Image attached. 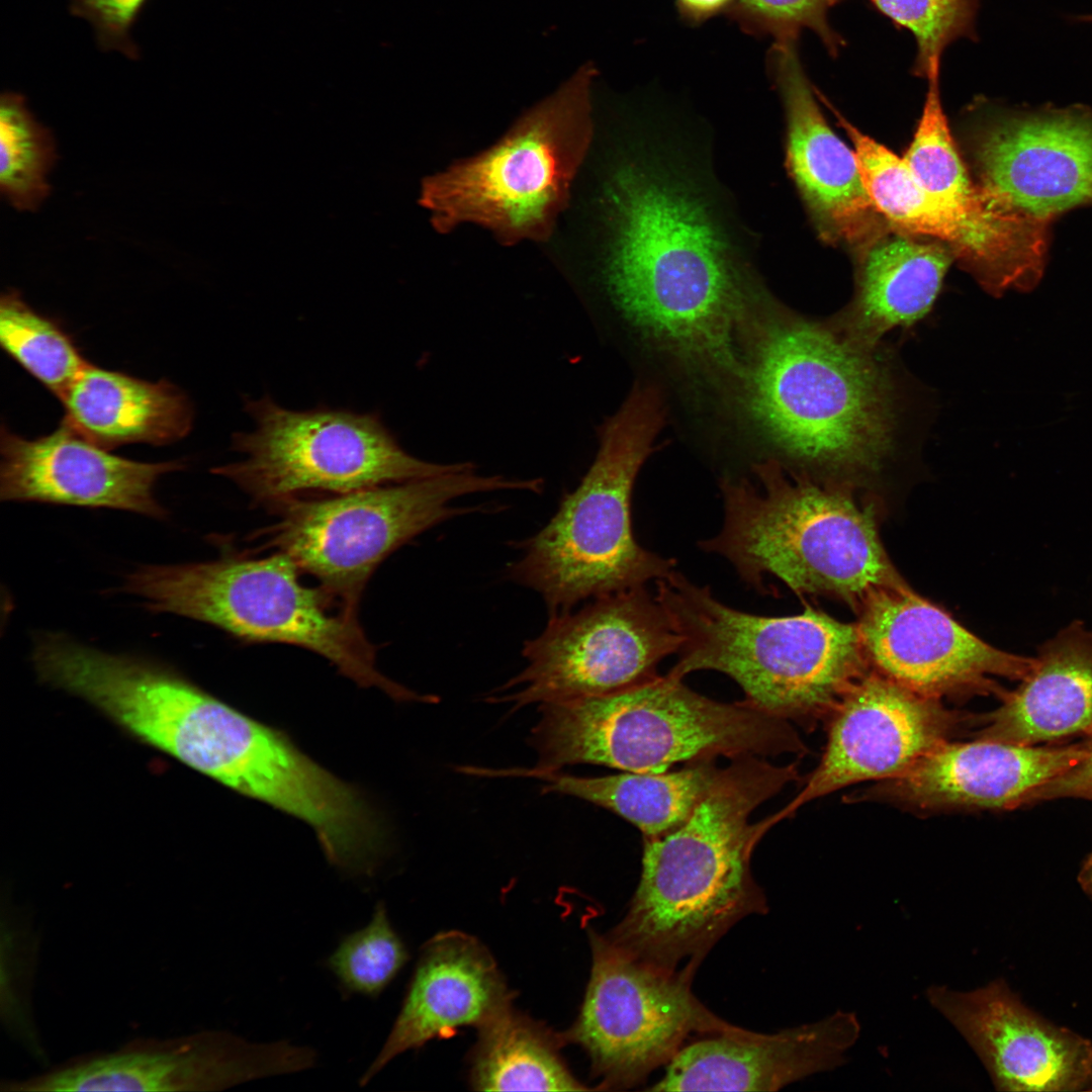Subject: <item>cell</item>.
I'll list each match as a JSON object with an SVG mask.
<instances>
[{
	"mask_svg": "<svg viewBox=\"0 0 1092 1092\" xmlns=\"http://www.w3.org/2000/svg\"><path fill=\"white\" fill-rule=\"evenodd\" d=\"M665 129H632L600 191L598 279L633 328L689 364L742 369V324L766 302L705 159Z\"/></svg>",
	"mask_w": 1092,
	"mask_h": 1092,
	"instance_id": "6da1fadb",
	"label": "cell"
},
{
	"mask_svg": "<svg viewBox=\"0 0 1092 1092\" xmlns=\"http://www.w3.org/2000/svg\"><path fill=\"white\" fill-rule=\"evenodd\" d=\"M800 779L796 763L761 756L731 760L688 820L643 838L638 887L623 919L605 936L655 968L697 971L739 920L767 912L750 860L764 831L752 812Z\"/></svg>",
	"mask_w": 1092,
	"mask_h": 1092,
	"instance_id": "7a4b0ae2",
	"label": "cell"
},
{
	"mask_svg": "<svg viewBox=\"0 0 1092 1092\" xmlns=\"http://www.w3.org/2000/svg\"><path fill=\"white\" fill-rule=\"evenodd\" d=\"M764 322L745 378L760 429L792 460L843 482L878 472L896 425L895 385L878 349L783 310Z\"/></svg>",
	"mask_w": 1092,
	"mask_h": 1092,
	"instance_id": "3957f363",
	"label": "cell"
},
{
	"mask_svg": "<svg viewBox=\"0 0 1092 1092\" xmlns=\"http://www.w3.org/2000/svg\"><path fill=\"white\" fill-rule=\"evenodd\" d=\"M529 744L531 777L589 763L633 772H663L679 762L743 756L802 755L807 748L788 721L744 701L707 698L670 673L615 692L539 705Z\"/></svg>",
	"mask_w": 1092,
	"mask_h": 1092,
	"instance_id": "277c9868",
	"label": "cell"
},
{
	"mask_svg": "<svg viewBox=\"0 0 1092 1092\" xmlns=\"http://www.w3.org/2000/svg\"><path fill=\"white\" fill-rule=\"evenodd\" d=\"M755 482L723 481L719 534L700 543L726 558L745 582L765 590L775 577L798 594L860 604L903 583L878 535L875 511L846 482H817L777 461L754 467Z\"/></svg>",
	"mask_w": 1092,
	"mask_h": 1092,
	"instance_id": "5b68a950",
	"label": "cell"
},
{
	"mask_svg": "<svg viewBox=\"0 0 1092 1092\" xmlns=\"http://www.w3.org/2000/svg\"><path fill=\"white\" fill-rule=\"evenodd\" d=\"M656 597L684 637L668 673L715 670L742 689L744 702L809 726L829 716L869 665L856 625L807 608L767 617L735 610L672 570Z\"/></svg>",
	"mask_w": 1092,
	"mask_h": 1092,
	"instance_id": "8992f818",
	"label": "cell"
},
{
	"mask_svg": "<svg viewBox=\"0 0 1092 1092\" xmlns=\"http://www.w3.org/2000/svg\"><path fill=\"white\" fill-rule=\"evenodd\" d=\"M662 422L655 389L637 384L600 428L596 457L579 484L539 532L518 544L520 558L507 574L537 592L549 616L673 570V559L638 544L631 522L634 481Z\"/></svg>",
	"mask_w": 1092,
	"mask_h": 1092,
	"instance_id": "52a82bcc",
	"label": "cell"
},
{
	"mask_svg": "<svg viewBox=\"0 0 1092 1092\" xmlns=\"http://www.w3.org/2000/svg\"><path fill=\"white\" fill-rule=\"evenodd\" d=\"M594 75L580 68L493 145L426 178L420 202L434 229L476 225L508 247L547 242L590 152Z\"/></svg>",
	"mask_w": 1092,
	"mask_h": 1092,
	"instance_id": "ba28073f",
	"label": "cell"
},
{
	"mask_svg": "<svg viewBox=\"0 0 1092 1092\" xmlns=\"http://www.w3.org/2000/svg\"><path fill=\"white\" fill-rule=\"evenodd\" d=\"M300 569L285 554L262 558L225 555L177 565H148L131 572L124 590L147 607L215 626L257 643H284L310 650L363 688L375 687L397 701L419 695L384 676L376 648L357 612L320 587L304 585Z\"/></svg>",
	"mask_w": 1092,
	"mask_h": 1092,
	"instance_id": "9c48e42d",
	"label": "cell"
},
{
	"mask_svg": "<svg viewBox=\"0 0 1092 1092\" xmlns=\"http://www.w3.org/2000/svg\"><path fill=\"white\" fill-rule=\"evenodd\" d=\"M500 490L538 493L541 480L484 475L473 463L465 462L431 477L328 498L284 499L271 507L277 521L254 537L263 548L288 556L337 603L357 612L368 579L390 553L447 520L488 510L486 505L453 506V500Z\"/></svg>",
	"mask_w": 1092,
	"mask_h": 1092,
	"instance_id": "30bf717a",
	"label": "cell"
},
{
	"mask_svg": "<svg viewBox=\"0 0 1092 1092\" xmlns=\"http://www.w3.org/2000/svg\"><path fill=\"white\" fill-rule=\"evenodd\" d=\"M245 411L256 427L236 433L232 443L244 459L211 471L270 508L306 490L346 493L443 474L465 463L413 456L377 414L292 411L270 396L247 399Z\"/></svg>",
	"mask_w": 1092,
	"mask_h": 1092,
	"instance_id": "8fae6325",
	"label": "cell"
},
{
	"mask_svg": "<svg viewBox=\"0 0 1092 1092\" xmlns=\"http://www.w3.org/2000/svg\"><path fill=\"white\" fill-rule=\"evenodd\" d=\"M684 637L645 586L594 599L577 612L549 616L540 635L524 642L525 667L487 695L512 711L622 690L656 675Z\"/></svg>",
	"mask_w": 1092,
	"mask_h": 1092,
	"instance_id": "7c38bea8",
	"label": "cell"
},
{
	"mask_svg": "<svg viewBox=\"0 0 1092 1092\" xmlns=\"http://www.w3.org/2000/svg\"><path fill=\"white\" fill-rule=\"evenodd\" d=\"M593 964L574 1024L560 1035L590 1059L601 1090L641 1084L666 1066L691 1034H711L732 1024L692 992L695 971L668 972L640 962L590 931Z\"/></svg>",
	"mask_w": 1092,
	"mask_h": 1092,
	"instance_id": "4fadbf2b",
	"label": "cell"
},
{
	"mask_svg": "<svg viewBox=\"0 0 1092 1092\" xmlns=\"http://www.w3.org/2000/svg\"><path fill=\"white\" fill-rule=\"evenodd\" d=\"M864 187L878 212L907 234L945 243L989 293L1027 292L1040 281L1048 225L998 200L968 209L922 188L903 158L859 131L841 115Z\"/></svg>",
	"mask_w": 1092,
	"mask_h": 1092,
	"instance_id": "5bb4252c",
	"label": "cell"
},
{
	"mask_svg": "<svg viewBox=\"0 0 1092 1092\" xmlns=\"http://www.w3.org/2000/svg\"><path fill=\"white\" fill-rule=\"evenodd\" d=\"M314 1053L287 1042L251 1044L220 1030L136 1037L84 1054L25 1078L1 1081L2 1092H209L313 1065Z\"/></svg>",
	"mask_w": 1092,
	"mask_h": 1092,
	"instance_id": "9a60e30c",
	"label": "cell"
},
{
	"mask_svg": "<svg viewBox=\"0 0 1092 1092\" xmlns=\"http://www.w3.org/2000/svg\"><path fill=\"white\" fill-rule=\"evenodd\" d=\"M826 745L805 786L762 820L766 830L815 799L848 786L886 781L911 768L966 728L976 715L945 707L874 672L856 680L831 714Z\"/></svg>",
	"mask_w": 1092,
	"mask_h": 1092,
	"instance_id": "2e32d148",
	"label": "cell"
},
{
	"mask_svg": "<svg viewBox=\"0 0 1092 1092\" xmlns=\"http://www.w3.org/2000/svg\"><path fill=\"white\" fill-rule=\"evenodd\" d=\"M856 625L869 663L887 678L942 701L1006 693L993 677L1020 680L1033 657L1000 650L906 587H882L860 604Z\"/></svg>",
	"mask_w": 1092,
	"mask_h": 1092,
	"instance_id": "e0dca14e",
	"label": "cell"
},
{
	"mask_svg": "<svg viewBox=\"0 0 1092 1092\" xmlns=\"http://www.w3.org/2000/svg\"><path fill=\"white\" fill-rule=\"evenodd\" d=\"M972 142L980 186L1050 225L1092 200V109L990 108Z\"/></svg>",
	"mask_w": 1092,
	"mask_h": 1092,
	"instance_id": "ac0fdd59",
	"label": "cell"
},
{
	"mask_svg": "<svg viewBox=\"0 0 1092 1092\" xmlns=\"http://www.w3.org/2000/svg\"><path fill=\"white\" fill-rule=\"evenodd\" d=\"M929 1004L965 1038L998 1091H1092V1042L1028 1008L1003 979L932 985Z\"/></svg>",
	"mask_w": 1092,
	"mask_h": 1092,
	"instance_id": "d6986e66",
	"label": "cell"
},
{
	"mask_svg": "<svg viewBox=\"0 0 1092 1092\" xmlns=\"http://www.w3.org/2000/svg\"><path fill=\"white\" fill-rule=\"evenodd\" d=\"M1083 753L1082 741L1026 746L983 738L951 740L851 800L880 801L920 813L1012 810L1025 806L1034 791Z\"/></svg>",
	"mask_w": 1092,
	"mask_h": 1092,
	"instance_id": "ffe728a7",
	"label": "cell"
},
{
	"mask_svg": "<svg viewBox=\"0 0 1092 1092\" xmlns=\"http://www.w3.org/2000/svg\"><path fill=\"white\" fill-rule=\"evenodd\" d=\"M0 452L2 500L117 509L156 519L167 516L155 497L157 480L184 467L179 461L148 463L116 456L64 420L53 433L32 440L3 425Z\"/></svg>",
	"mask_w": 1092,
	"mask_h": 1092,
	"instance_id": "44dd1931",
	"label": "cell"
},
{
	"mask_svg": "<svg viewBox=\"0 0 1092 1092\" xmlns=\"http://www.w3.org/2000/svg\"><path fill=\"white\" fill-rule=\"evenodd\" d=\"M859 1033L849 1011L768 1034L732 1025L686 1043L647 1090L776 1091L843 1065Z\"/></svg>",
	"mask_w": 1092,
	"mask_h": 1092,
	"instance_id": "7402d4cb",
	"label": "cell"
},
{
	"mask_svg": "<svg viewBox=\"0 0 1092 1092\" xmlns=\"http://www.w3.org/2000/svg\"><path fill=\"white\" fill-rule=\"evenodd\" d=\"M770 65L785 108L786 166L825 238L868 246L880 235L878 210L854 151L830 128L804 71L797 41L775 42Z\"/></svg>",
	"mask_w": 1092,
	"mask_h": 1092,
	"instance_id": "603a6c76",
	"label": "cell"
},
{
	"mask_svg": "<svg viewBox=\"0 0 1092 1092\" xmlns=\"http://www.w3.org/2000/svg\"><path fill=\"white\" fill-rule=\"evenodd\" d=\"M510 1007L502 974L477 939L458 931L436 935L423 945L400 1012L360 1085L399 1054L460 1026L480 1028Z\"/></svg>",
	"mask_w": 1092,
	"mask_h": 1092,
	"instance_id": "cb8c5ba5",
	"label": "cell"
},
{
	"mask_svg": "<svg viewBox=\"0 0 1092 1092\" xmlns=\"http://www.w3.org/2000/svg\"><path fill=\"white\" fill-rule=\"evenodd\" d=\"M994 711L977 715L975 738L1049 745L1092 729V629L1075 620L1044 641L1030 669Z\"/></svg>",
	"mask_w": 1092,
	"mask_h": 1092,
	"instance_id": "d4e9b609",
	"label": "cell"
},
{
	"mask_svg": "<svg viewBox=\"0 0 1092 1092\" xmlns=\"http://www.w3.org/2000/svg\"><path fill=\"white\" fill-rule=\"evenodd\" d=\"M949 264L947 248L935 242L881 235L867 246L853 300L830 323L851 342L879 349L888 332L929 312Z\"/></svg>",
	"mask_w": 1092,
	"mask_h": 1092,
	"instance_id": "484cf974",
	"label": "cell"
},
{
	"mask_svg": "<svg viewBox=\"0 0 1092 1092\" xmlns=\"http://www.w3.org/2000/svg\"><path fill=\"white\" fill-rule=\"evenodd\" d=\"M61 401L64 421L107 450L132 443L166 445L192 428V404L171 382H151L90 363Z\"/></svg>",
	"mask_w": 1092,
	"mask_h": 1092,
	"instance_id": "4316f807",
	"label": "cell"
},
{
	"mask_svg": "<svg viewBox=\"0 0 1092 1092\" xmlns=\"http://www.w3.org/2000/svg\"><path fill=\"white\" fill-rule=\"evenodd\" d=\"M715 759L663 772H633L585 778L557 771L531 777L544 793L568 795L606 808L635 825L643 838L664 835L682 825L718 778Z\"/></svg>",
	"mask_w": 1092,
	"mask_h": 1092,
	"instance_id": "83f0119b",
	"label": "cell"
},
{
	"mask_svg": "<svg viewBox=\"0 0 1092 1092\" xmlns=\"http://www.w3.org/2000/svg\"><path fill=\"white\" fill-rule=\"evenodd\" d=\"M478 1030L471 1066V1083L476 1090L588 1089L560 1058L561 1037L511 1007Z\"/></svg>",
	"mask_w": 1092,
	"mask_h": 1092,
	"instance_id": "f1b7e54d",
	"label": "cell"
},
{
	"mask_svg": "<svg viewBox=\"0 0 1092 1092\" xmlns=\"http://www.w3.org/2000/svg\"><path fill=\"white\" fill-rule=\"evenodd\" d=\"M2 349L60 400L89 364L72 337L30 307L16 291L0 301Z\"/></svg>",
	"mask_w": 1092,
	"mask_h": 1092,
	"instance_id": "f546056e",
	"label": "cell"
},
{
	"mask_svg": "<svg viewBox=\"0 0 1092 1092\" xmlns=\"http://www.w3.org/2000/svg\"><path fill=\"white\" fill-rule=\"evenodd\" d=\"M940 70L928 77V88L913 141L903 160L917 182L931 195L968 209L992 201L969 176L952 140L939 90Z\"/></svg>",
	"mask_w": 1092,
	"mask_h": 1092,
	"instance_id": "4dcf8cb0",
	"label": "cell"
},
{
	"mask_svg": "<svg viewBox=\"0 0 1092 1092\" xmlns=\"http://www.w3.org/2000/svg\"><path fill=\"white\" fill-rule=\"evenodd\" d=\"M0 188L17 209L34 210L50 193L47 181L56 160L54 139L18 93L0 101Z\"/></svg>",
	"mask_w": 1092,
	"mask_h": 1092,
	"instance_id": "1f68e13d",
	"label": "cell"
},
{
	"mask_svg": "<svg viewBox=\"0 0 1092 1092\" xmlns=\"http://www.w3.org/2000/svg\"><path fill=\"white\" fill-rule=\"evenodd\" d=\"M16 906L1 912V1020L7 1031L31 1056L47 1061L35 1024L32 988L38 941L32 923Z\"/></svg>",
	"mask_w": 1092,
	"mask_h": 1092,
	"instance_id": "d6a6232c",
	"label": "cell"
},
{
	"mask_svg": "<svg viewBox=\"0 0 1092 1092\" xmlns=\"http://www.w3.org/2000/svg\"><path fill=\"white\" fill-rule=\"evenodd\" d=\"M896 26L909 30L916 41L912 73L927 78L940 69L945 49L968 38L977 40L976 20L981 0H869Z\"/></svg>",
	"mask_w": 1092,
	"mask_h": 1092,
	"instance_id": "836d02e7",
	"label": "cell"
},
{
	"mask_svg": "<svg viewBox=\"0 0 1092 1092\" xmlns=\"http://www.w3.org/2000/svg\"><path fill=\"white\" fill-rule=\"evenodd\" d=\"M408 959L392 928L384 904L379 902L369 924L345 936L327 965L350 993L378 996Z\"/></svg>",
	"mask_w": 1092,
	"mask_h": 1092,
	"instance_id": "e575fe53",
	"label": "cell"
},
{
	"mask_svg": "<svg viewBox=\"0 0 1092 1092\" xmlns=\"http://www.w3.org/2000/svg\"><path fill=\"white\" fill-rule=\"evenodd\" d=\"M841 0H736L733 14L744 28L769 34L775 42L797 41L809 29L831 57H838L845 39L830 24L829 11Z\"/></svg>",
	"mask_w": 1092,
	"mask_h": 1092,
	"instance_id": "d590c367",
	"label": "cell"
},
{
	"mask_svg": "<svg viewBox=\"0 0 1092 1092\" xmlns=\"http://www.w3.org/2000/svg\"><path fill=\"white\" fill-rule=\"evenodd\" d=\"M148 0H70L74 15L87 19L105 50H116L130 59L139 56L130 29Z\"/></svg>",
	"mask_w": 1092,
	"mask_h": 1092,
	"instance_id": "8d00e7d4",
	"label": "cell"
},
{
	"mask_svg": "<svg viewBox=\"0 0 1092 1092\" xmlns=\"http://www.w3.org/2000/svg\"><path fill=\"white\" fill-rule=\"evenodd\" d=\"M1084 753L1069 769L1039 787L1027 804L1062 798L1092 801V729L1082 740Z\"/></svg>",
	"mask_w": 1092,
	"mask_h": 1092,
	"instance_id": "74e56055",
	"label": "cell"
},
{
	"mask_svg": "<svg viewBox=\"0 0 1092 1092\" xmlns=\"http://www.w3.org/2000/svg\"><path fill=\"white\" fill-rule=\"evenodd\" d=\"M679 10L688 18L699 21L728 6L731 0H677Z\"/></svg>",
	"mask_w": 1092,
	"mask_h": 1092,
	"instance_id": "f35d334b",
	"label": "cell"
},
{
	"mask_svg": "<svg viewBox=\"0 0 1092 1092\" xmlns=\"http://www.w3.org/2000/svg\"><path fill=\"white\" fill-rule=\"evenodd\" d=\"M1078 882L1082 890L1092 901V852L1084 859L1081 866Z\"/></svg>",
	"mask_w": 1092,
	"mask_h": 1092,
	"instance_id": "ab89813d",
	"label": "cell"
},
{
	"mask_svg": "<svg viewBox=\"0 0 1092 1092\" xmlns=\"http://www.w3.org/2000/svg\"><path fill=\"white\" fill-rule=\"evenodd\" d=\"M1091 203H1092V200H1091Z\"/></svg>",
	"mask_w": 1092,
	"mask_h": 1092,
	"instance_id": "60d3db41",
	"label": "cell"
}]
</instances>
